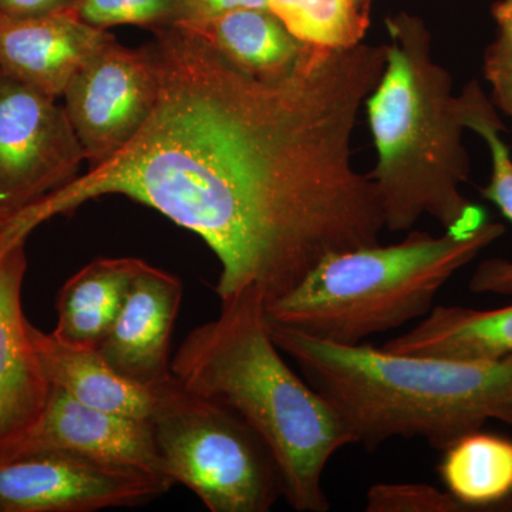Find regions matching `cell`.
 <instances>
[{
  "label": "cell",
  "instance_id": "obj_14",
  "mask_svg": "<svg viewBox=\"0 0 512 512\" xmlns=\"http://www.w3.org/2000/svg\"><path fill=\"white\" fill-rule=\"evenodd\" d=\"M29 333L50 386L86 406L150 421L158 389L127 379L97 349L74 348L33 325H29Z\"/></svg>",
  "mask_w": 512,
  "mask_h": 512
},
{
  "label": "cell",
  "instance_id": "obj_1",
  "mask_svg": "<svg viewBox=\"0 0 512 512\" xmlns=\"http://www.w3.org/2000/svg\"><path fill=\"white\" fill-rule=\"evenodd\" d=\"M156 104L140 133L6 221L26 241L40 225L106 195L147 205L210 247L220 301L255 288L266 303L329 255L380 244L382 208L353 165L357 116L386 45L312 47L291 73L252 76L204 40L165 26L148 46Z\"/></svg>",
  "mask_w": 512,
  "mask_h": 512
},
{
  "label": "cell",
  "instance_id": "obj_10",
  "mask_svg": "<svg viewBox=\"0 0 512 512\" xmlns=\"http://www.w3.org/2000/svg\"><path fill=\"white\" fill-rule=\"evenodd\" d=\"M26 268L25 244L0 255V461L18 456L50 393L23 315Z\"/></svg>",
  "mask_w": 512,
  "mask_h": 512
},
{
  "label": "cell",
  "instance_id": "obj_12",
  "mask_svg": "<svg viewBox=\"0 0 512 512\" xmlns=\"http://www.w3.org/2000/svg\"><path fill=\"white\" fill-rule=\"evenodd\" d=\"M36 453L74 454L165 476L150 421L86 406L53 386L45 412L16 457Z\"/></svg>",
  "mask_w": 512,
  "mask_h": 512
},
{
  "label": "cell",
  "instance_id": "obj_21",
  "mask_svg": "<svg viewBox=\"0 0 512 512\" xmlns=\"http://www.w3.org/2000/svg\"><path fill=\"white\" fill-rule=\"evenodd\" d=\"M72 12L94 28L173 26L180 19V0H74Z\"/></svg>",
  "mask_w": 512,
  "mask_h": 512
},
{
  "label": "cell",
  "instance_id": "obj_26",
  "mask_svg": "<svg viewBox=\"0 0 512 512\" xmlns=\"http://www.w3.org/2000/svg\"><path fill=\"white\" fill-rule=\"evenodd\" d=\"M498 26V33L507 36L512 42V0H498L491 9Z\"/></svg>",
  "mask_w": 512,
  "mask_h": 512
},
{
  "label": "cell",
  "instance_id": "obj_7",
  "mask_svg": "<svg viewBox=\"0 0 512 512\" xmlns=\"http://www.w3.org/2000/svg\"><path fill=\"white\" fill-rule=\"evenodd\" d=\"M57 99L0 72V217L77 177L84 154Z\"/></svg>",
  "mask_w": 512,
  "mask_h": 512
},
{
  "label": "cell",
  "instance_id": "obj_20",
  "mask_svg": "<svg viewBox=\"0 0 512 512\" xmlns=\"http://www.w3.org/2000/svg\"><path fill=\"white\" fill-rule=\"evenodd\" d=\"M268 8L293 36L318 49L360 45L370 26V5L359 0H268Z\"/></svg>",
  "mask_w": 512,
  "mask_h": 512
},
{
  "label": "cell",
  "instance_id": "obj_5",
  "mask_svg": "<svg viewBox=\"0 0 512 512\" xmlns=\"http://www.w3.org/2000/svg\"><path fill=\"white\" fill-rule=\"evenodd\" d=\"M504 234L503 224L487 221L470 234L409 232L399 244L329 255L266 303V315L312 338L359 345L429 315L440 289Z\"/></svg>",
  "mask_w": 512,
  "mask_h": 512
},
{
  "label": "cell",
  "instance_id": "obj_3",
  "mask_svg": "<svg viewBox=\"0 0 512 512\" xmlns=\"http://www.w3.org/2000/svg\"><path fill=\"white\" fill-rule=\"evenodd\" d=\"M269 332L339 414L353 443L367 450L394 437H420L443 451L487 421L512 426V356L402 355L362 343L326 342L271 320Z\"/></svg>",
  "mask_w": 512,
  "mask_h": 512
},
{
  "label": "cell",
  "instance_id": "obj_18",
  "mask_svg": "<svg viewBox=\"0 0 512 512\" xmlns=\"http://www.w3.org/2000/svg\"><path fill=\"white\" fill-rule=\"evenodd\" d=\"M441 481L464 511H504L512 497V440L476 430L444 448Z\"/></svg>",
  "mask_w": 512,
  "mask_h": 512
},
{
  "label": "cell",
  "instance_id": "obj_8",
  "mask_svg": "<svg viewBox=\"0 0 512 512\" xmlns=\"http://www.w3.org/2000/svg\"><path fill=\"white\" fill-rule=\"evenodd\" d=\"M158 79L150 49L133 50L111 37L93 53L64 90L84 160L106 163L133 141L156 104Z\"/></svg>",
  "mask_w": 512,
  "mask_h": 512
},
{
  "label": "cell",
  "instance_id": "obj_11",
  "mask_svg": "<svg viewBox=\"0 0 512 512\" xmlns=\"http://www.w3.org/2000/svg\"><path fill=\"white\" fill-rule=\"evenodd\" d=\"M183 295L178 276L144 265L97 352L133 382L153 389L170 382L171 338Z\"/></svg>",
  "mask_w": 512,
  "mask_h": 512
},
{
  "label": "cell",
  "instance_id": "obj_4",
  "mask_svg": "<svg viewBox=\"0 0 512 512\" xmlns=\"http://www.w3.org/2000/svg\"><path fill=\"white\" fill-rule=\"evenodd\" d=\"M386 28V64L365 103L377 154L369 177L384 229L410 231L431 217L446 231L470 234L487 218L461 191L471 161L453 80L434 59L433 36L423 20L399 13Z\"/></svg>",
  "mask_w": 512,
  "mask_h": 512
},
{
  "label": "cell",
  "instance_id": "obj_28",
  "mask_svg": "<svg viewBox=\"0 0 512 512\" xmlns=\"http://www.w3.org/2000/svg\"><path fill=\"white\" fill-rule=\"evenodd\" d=\"M504 511H512V497L507 501V504L504 505Z\"/></svg>",
  "mask_w": 512,
  "mask_h": 512
},
{
  "label": "cell",
  "instance_id": "obj_13",
  "mask_svg": "<svg viewBox=\"0 0 512 512\" xmlns=\"http://www.w3.org/2000/svg\"><path fill=\"white\" fill-rule=\"evenodd\" d=\"M111 37L72 10L33 18L0 15V72L59 99L77 70Z\"/></svg>",
  "mask_w": 512,
  "mask_h": 512
},
{
  "label": "cell",
  "instance_id": "obj_23",
  "mask_svg": "<svg viewBox=\"0 0 512 512\" xmlns=\"http://www.w3.org/2000/svg\"><path fill=\"white\" fill-rule=\"evenodd\" d=\"M484 77L494 103L512 120V42L498 33L484 52Z\"/></svg>",
  "mask_w": 512,
  "mask_h": 512
},
{
  "label": "cell",
  "instance_id": "obj_29",
  "mask_svg": "<svg viewBox=\"0 0 512 512\" xmlns=\"http://www.w3.org/2000/svg\"><path fill=\"white\" fill-rule=\"evenodd\" d=\"M360 3H365V5H370L372 3V0H359Z\"/></svg>",
  "mask_w": 512,
  "mask_h": 512
},
{
  "label": "cell",
  "instance_id": "obj_17",
  "mask_svg": "<svg viewBox=\"0 0 512 512\" xmlns=\"http://www.w3.org/2000/svg\"><path fill=\"white\" fill-rule=\"evenodd\" d=\"M144 265L138 258H100L80 269L57 296L52 335L74 348L96 349Z\"/></svg>",
  "mask_w": 512,
  "mask_h": 512
},
{
  "label": "cell",
  "instance_id": "obj_25",
  "mask_svg": "<svg viewBox=\"0 0 512 512\" xmlns=\"http://www.w3.org/2000/svg\"><path fill=\"white\" fill-rule=\"evenodd\" d=\"M74 0H0V15L33 18L72 9Z\"/></svg>",
  "mask_w": 512,
  "mask_h": 512
},
{
  "label": "cell",
  "instance_id": "obj_27",
  "mask_svg": "<svg viewBox=\"0 0 512 512\" xmlns=\"http://www.w3.org/2000/svg\"><path fill=\"white\" fill-rule=\"evenodd\" d=\"M2 228V227H0ZM15 245L18 244H10L8 239H5L2 237V234H0V255L3 254V252L8 251L9 248L15 247Z\"/></svg>",
  "mask_w": 512,
  "mask_h": 512
},
{
  "label": "cell",
  "instance_id": "obj_15",
  "mask_svg": "<svg viewBox=\"0 0 512 512\" xmlns=\"http://www.w3.org/2000/svg\"><path fill=\"white\" fill-rule=\"evenodd\" d=\"M173 26L204 40L239 69L262 79L286 76L312 46L293 36L269 9H239L218 18Z\"/></svg>",
  "mask_w": 512,
  "mask_h": 512
},
{
  "label": "cell",
  "instance_id": "obj_30",
  "mask_svg": "<svg viewBox=\"0 0 512 512\" xmlns=\"http://www.w3.org/2000/svg\"><path fill=\"white\" fill-rule=\"evenodd\" d=\"M3 224H5V220H3L2 217H0V227H2Z\"/></svg>",
  "mask_w": 512,
  "mask_h": 512
},
{
  "label": "cell",
  "instance_id": "obj_19",
  "mask_svg": "<svg viewBox=\"0 0 512 512\" xmlns=\"http://www.w3.org/2000/svg\"><path fill=\"white\" fill-rule=\"evenodd\" d=\"M460 114L466 130L483 138L491 158L490 180L481 188V195L512 222V157L503 140L505 127L493 101L488 99L476 80L467 83L461 93ZM471 292L512 296V261L493 258L478 265L470 279Z\"/></svg>",
  "mask_w": 512,
  "mask_h": 512
},
{
  "label": "cell",
  "instance_id": "obj_2",
  "mask_svg": "<svg viewBox=\"0 0 512 512\" xmlns=\"http://www.w3.org/2000/svg\"><path fill=\"white\" fill-rule=\"evenodd\" d=\"M171 372L185 389L224 404L261 437L293 510H330L325 468L355 443L328 400L285 362L269 332L264 293L251 288L222 301L220 315L185 338Z\"/></svg>",
  "mask_w": 512,
  "mask_h": 512
},
{
  "label": "cell",
  "instance_id": "obj_24",
  "mask_svg": "<svg viewBox=\"0 0 512 512\" xmlns=\"http://www.w3.org/2000/svg\"><path fill=\"white\" fill-rule=\"evenodd\" d=\"M239 9H269L268 0H180V19L175 23L218 18Z\"/></svg>",
  "mask_w": 512,
  "mask_h": 512
},
{
  "label": "cell",
  "instance_id": "obj_6",
  "mask_svg": "<svg viewBox=\"0 0 512 512\" xmlns=\"http://www.w3.org/2000/svg\"><path fill=\"white\" fill-rule=\"evenodd\" d=\"M161 470L211 512H266L284 497L278 464L261 437L224 404L185 389L173 375L158 387L150 419Z\"/></svg>",
  "mask_w": 512,
  "mask_h": 512
},
{
  "label": "cell",
  "instance_id": "obj_22",
  "mask_svg": "<svg viewBox=\"0 0 512 512\" xmlns=\"http://www.w3.org/2000/svg\"><path fill=\"white\" fill-rule=\"evenodd\" d=\"M367 512H463L456 498L429 484H376L366 497Z\"/></svg>",
  "mask_w": 512,
  "mask_h": 512
},
{
  "label": "cell",
  "instance_id": "obj_16",
  "mask_svg": "<svg viewBox=\"0 0 512 512\" xmlns=\"http://www.w3.org/2000/svg\"><path fill=\"white\" fill-rule=\"evenodd\" d=\"M402 355L460 360H500L512 356V305L480 309L434 306L409 332L384 343Z\"/></svg>",
  "mask_w": 512,
  "mask_h": 512
},
{
  "label": "cell",
  "instance_id": "obj_9",
  "mask_svg": "<svg viewBox=\"0 0 512 512\" xmlns=\"http://www.w3.org/2000/svg\"><path fill=\"white\" fill-rule=\"evenodd\" d=\"M173 481L67 453L0 461V512H94L153 503Z\"/></svg>",
  "mask_w": 512,
  "mask_h": 512
}]
</instances>
